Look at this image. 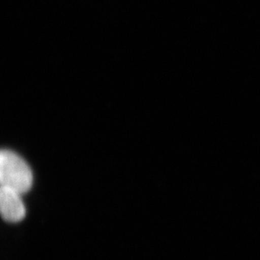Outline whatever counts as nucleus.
<instances>
[{
	"label": "nucleus",
	"mask_w": 260,
	"mask_h": 260,
	"mask_svg": "<svg viewBox=\"0 0 260 260\" xmlns=\"http://www.w3.org/2000/svg\"><path fill=\"white\" fill-rule=\"evenodd\" d=\"M1 187L19 194L29 191L33 184L32 172L27 164L14 152L2 150L0 153Z\"/></svg>",
	"instance_id": "1"
},
{
	"label": "nucleus",
	"mask_w": 260,
	"mask_h": 260,
	"mask_svg": "<svg viewBox=\"0 0 260 260\" xmlns=\"http://www.w3.org/2000/svg\"><path fill=\"white\" fill-rule=\"evenodd\" d=\"M0 210L5 221L10 222L21 221L25 215V206L21 200V194L12 189L1 187Z\"/></svg>",
	"instance_id": "2"
}]
</instances>
